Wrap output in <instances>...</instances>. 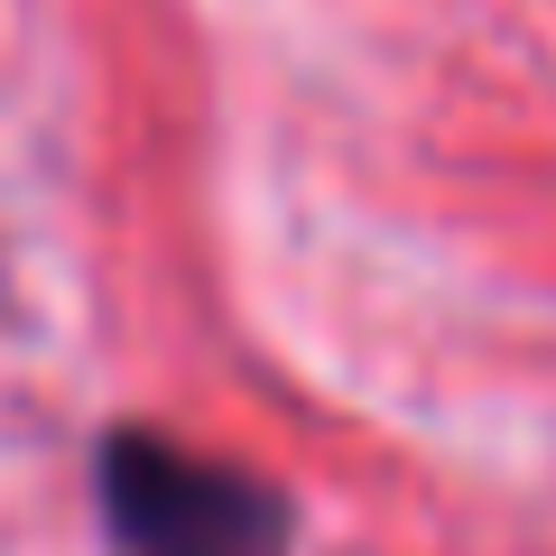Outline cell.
<instances>
[{
	"label": "cell",
	"mask_w": 556,
	"mask_h": 556,
	"mask_svg": "<svg viewBox=\"0 0 556 556\" xmlns=\"http://www.w3.org/2000/svg\"><path fill=\"white\" fill-rule=\"evenodd\" d=\"M102 529L112 556H288V501L241 464L121 427L102 445Z\"/></svg>",
	"instance_id": "obj_1"
}]
</instances>
